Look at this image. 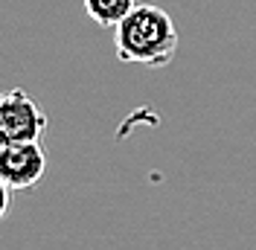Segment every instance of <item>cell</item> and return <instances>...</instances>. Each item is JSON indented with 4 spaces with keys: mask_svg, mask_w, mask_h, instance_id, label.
Instances as JSON below:
<instances>
[{
    "mask_svg": "<svg viewBox=\"0 0 256 250\" xmlns=\"http://www.w3.org/2000/svg\"><path fill=\"white\" fill-rule=\"evenodd\" d=\"M114 50L126 64L166 67L178 52L175 20L154 3H137L114 26Z\"/></svg>",
    "mask_w": 256,
    "mask_h": 250,
    "instance_id": "6da1fadb",
    "label": "cell"
},
{
    "mask_svg": "<svg viewBox=\"0 0 256 250\" xmlns=\"http://www.w3.org/2000/svg\"><path fill=\"white\" fill-rule=\"evenodd\" d=\"M9 201H12V189L0 180V221L6 218V212H9Z\"/></svg>",
    "mask_w": 256,
    "mask_h": 250,
    "instance_id": "5b68a950",
    "label": "cell"
},
{
    "mask_svg": "<svg viewBox=\"0 0 256 250\" xmlns=\"http://www.w3.org/2000/svg\"><path fill=\"white\" fill-rule=\"evenodd\" d=\"M47 172V152L41 140L0 146V180L9 189H30Z\"/></svg>",
    "mask_w": 256,
    "mask_h": 250,
    "instance_id": "3957f363",
    "label": "cell"
},
{
    "mask_svg": "<svg viewBox=\"0 0 256 250\" xmlns=\"http://www.w3.org/2000/svg\"><path fill=\"white\" fill-rule=\"evenodd\" d=\"M47 114L26 90L12 88L0 94V146L41 140L47 131Z\"/></svg>",
    "mask_w": 256,
    "mask_h": 250,
    "instance_id": "7a4b0ae2",
    "label": "cell"
},
{
    "mask_svg": "<svg viewBox=\"0 0 256 250\" xmlns=\"http://www.w3.org/2000/svg\"><path fill=\"white\" fill-rule=\"evenodd\" d=\"M137 6V0H84V12L88 18L99 26H116L122 18Z\"/></svg>",
    "mask_w": 256,
    "mask_h": 250,
    "instance_id": "277c9868",
    "label": "cell"
}]
</instances>
